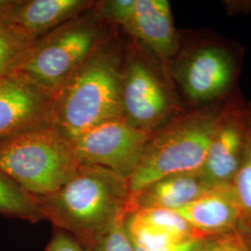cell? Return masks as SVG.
Segmentation results:
<instances>
[{
  "mask_svg": "<svg viewBox=\"0 0 251 251\" xmlns=\"http://www.w3.org/2000/svg\"><path fill=\"white\" fill-rule=\"evenodd\" d=\"M37 200L45 221L89 250L125 219L130 191L127 179L117 172L81 165L61 188Z\"/></svg>",
  "mask_w": 251,
  "mask_h": 251,
  "instance_id": "6da1fadb",
  "label": "cell"
},
{
  "mask_svg": "<svg viewBox=\"0 0 251 251\" xmlns=\"http://www.w3.org/2000/svg\"><path fill=\"white\" fill-rule=\"evenodd\" d=\"M123 64L122 50L111 35L54 92L52 125L73 140L94 126L122 118Z\"/></svg>",
  "mask_w": 251,
  "mask_h": 251,
  "instance_id": "7a4b0ae2",
  "label": "cell"
},
{
  "mask_svg": "<svg viewBox=\"0 0 251 251\" xmlns=\"http://www.w3.org/2000/svg\"><path fill=\"white\" fill-rule=\"evenodd\" d=\"M225 114L221 108L194 111L172 117L153 132L127 179L130 197L164 177L199 173Z\"/></svg>",
  "mask_w": 251,
  "mask_h": 251,
  "instance_id": "3957f363",
  "label": "cell"
},
{
  "mask_svg": "<svg viewBox=\"0 0 251 251\" xmlns=\"http://www.w3.org/2000/svg\"><path fill=\"white\" fill-rule=\"evenodd\" d=\"M80 166L72 139L52 124L0 143V171L36 198L61 188Z\"/></svg>",
  "mask_w": 251,
  "mask_h": 251,
  "instance_id": "277c9868",
  "label": "cell"
},
{
  "mask_svg": "<svg viewBox=\"0 0 251 251\" xmlns=\"http://www.w3.org/2000/svg\"><path fill=\"white\" fill-rule=\"evenodd\" d=\"M110 36L92 7L34 41L17 72L54 93Z\"/></svg>",
  "mask_w": 251,
  "mask_h": 251,
  "instance_id": "5b68a950",
  "label": "cell"
},
{
  "mask_svg": "<svg viewBox=\"0 0 251 251\" xmlns=\"http://www.w3.org/2000/svg\"><path fill=\"white\" fill-rule=\"evenodd\" d=\"M120 100L126 122L152 134L176 112L175 100L160 73L145 56L135 51L124 57Z\"/></svg>",
  "mask_w": 251,
  "mask_h": 251,
  "instance_id": "8992f818",
  "label": "cell"
},
{
  "mask_svg": "<svg viewBox=\"0 0 251 251\" xmlns=\"http://www.w3.org/2000/svg\"><path fill=\"white\" fill-rule=\"evenodd\" d=\"M151 136L117 118L90 128L73 143L80 165L103 167L128 179Z\"/></svg>",
  "mask_w": 251,
  "mask_h": 251,
  "instance_id": "52a82bcc",
  "label": "cell"
},
{
  "mask_svg": "<svg viewBox=\"0 0 251 251\" xmlns=\"http://www.w3.org/2000/svg\"><path fill=\"white\" fill-rule=\"evenodd\" d=\"M53 93L14 72L0 79V143L52 124Z\"/></svg>",
  "mask_w": 251,
  "mask_h": 251,
  "instance_id": "ba28073f",
  "label": "cell"
},
{
  "mask_svg": "<svg viewBox=\"0 0 251 251\" xmlns=\"http://www.w3.org/2000/svg\"><path fill=\"white\" fill-rule=\"evenodd\" d=\"M233 56L218 46H205L180 58L174 76L191 101L205 103L219 99L233 84Z\"/></svg>",
  "mask_w": 251,
  "mask_h": 251,
  "instance_id": "9c48e42d",
  "label": "cell"
},
{
  "mask_svg": "<svg viewBox=\"0 0 251 251\" xmlns=\"http://www.w3.org/2000/svg\"><path fill=\"white\" fill-rule=\"evenodd\" d=\"M123 29L161 61L170 60L179 50V36L167 0H136Z\"/></svg>",
  "mask_w": 251,
  "mask_h": 251,
  "instance_id": "30bf717a",
  "label": "cell"
},
{
  "mask_svg": "<svg viewBox=\"0 0 251 251\" xmlns=\"http://www.w3.org/2000/svg\"><path fill=\"white\" fill-rule=\"evenodd\" d=\"M247 136L239 117L225 112L199 172L208 186L231 184L242 164Z\"/></svg>",
  "mask_w": 251,
  "mask_h": 251,
  "instance_id": "8fae6325",
  "label": "cell"
},
{
  "mask_svg": "<svg viewBox=\"0 0 251 251\" xmlns=\"http://www.w3.org/2000/svg\"><path fill=\"white\" fill-rule=\"evenodd\" d=\"M176 211L205 237L243 229L242 216L231 184L211 187Z\"/></svg>",
  "mask_w": 251,
  "mask_h": 251,
  "instance_id": "7c38bea8",
  "label": "cell"
},
{
  "mask_svg": "<svg viewBox=\"0 0 251 251\" xmlns=\"http://www.w3.org/2000/svg\"><path fill=\"white\" fill-rule=\"evenodd\" d=\"M94 4L92 0H16L5 25L17 27L36 41Z\"/></svg>",
  "mask_w": 251,
  "mask_h": 251,
  "instance_id": "4fadbf2b",
  "label": "cell"
},
{
  "mask_svg": "<svg viewBox=\"0 0 251 251\" xmlns=\"http://www.w3.org/2000/svg\"><path fill=\"white\" fill-rule=\"evenodd\" d=\"M199 173L164 177L130 197L128 211L142 208L178 210L201 197L208 189Z\"/></svg>",
  "mask_w": 251,
  "mask_h": 251,
  "instance_id": "5bb4252c",
  "label": "cell"
},
{
  "mask_svg": "<svg viewBox=\"0 0 251 251\" xmlns=\"http://www.w3.org/2000/svg\"><path fill=\"white\" fill-rule=\"evenodd\" d=\"M0 214L36 224L45 221L37 198L0 171Z\"/></svg>",
  "mask_w": 251,
  "mask_h": 251,
  "instance_id": "9a60e30c",
  "label": "cell"
},
{
  "mask_svg": "<svg viewBox=\"0 0 251 251\" xmlns=\"http://www.w3.org/2000/svg\"><path fill=\"white\" fill-rule=\"evenodd\" d=\"M33 42L17 27L0 24V79L17 72Z\"/></svg>",
  "mask_w": 251,
  "mask_h": 251,
  "instance_id": "2e32d148",
  "label": "cell"
},
{
  "mask_svg": "<svg viewBox=\"0 0 251 251\" xmlns=\"http://www.w3.org/2000/svg\"><path fill=\"white\" fill-rule=\"evenodd\" d=\"M135 211L151 225L181 239L205 237L196 231L176 210L166 208H142L135 209Z\"/></svg>",
  "mask_w": 251,
  "mask_h": 251,
  "instance_id": "e0dca14e",
  "label": "cell"
},
{
  "mask_svg": "<svg viewBox=\"0 0 251 251\" xmlns=\"http://www.w3.org/2000/svg\"><path fill=\"white\" fill-rule=\"evenodd\" d=\"M242 216L243 229L251 231V131L248 132L242 164L231 182Z\"/></svg>",
  "mask_w": 251,
  "mask_h": 251,
  "instance_id": "ac0fdd59",
  "label": "cell"
},
{
  "mask_svg": "<svg viewBox=\"0 0 251 251\" xmlns=\"http://www.w3.org/2000/svg\"><path fill=\"white\" fill-rule=\"evenodd\" d=\"M136 0L95 1L93 9L107 25L125 26L134 10Z\"/></svg>",
  "mask_w": 251,
  "mask_h": 251,
  "instance_id": "d6986e66",
  "label": "cell"
},
{
  "mask_svg": "<svg viewBox=\"0 0 251 251\" xmlns=\"http://www.w3.org/2000/svg\"><path fill=\"white\" fill-rule=\"evenodd\" d=\"M205 251H251V231L239 229L208 236Z\"/></svg>",
  "mask_w": 251,
  "mask_h": 251,
  "instance_id": "ffe728a7",
  "label": "cell"
},
{
  "mask_svg": "<svg viewBox=\"0 0 251 251\" xmlns=\"http://www.w3.org/2000/svg\"><path fill=\"white\" fill-rule=\"evenodd\" d=\"M124 220L113 227L88 251H135L126 233Z\"/></svg>",
  "mask_w": 251,
  "mask_h": 251,
  "instance_id": "44dd1931",
  "label": "cell"
},
{
  "mask_svg": "<svg viewBox=\"0 0 251 251\" xmlns=\"http://www.w3.org/2000/svg\"><path fill=\"white\" fill-rule=\"evenodd\" d=\"M43 251H88L71 233L55 228L50 242Z\"/></svg>",
  "mask_w": 251,
  "mask_h": 251,
  "instance_id": "7402d4cb",
  "label": "cell"
},
{
  "mask_svg": "<svg viewBox=\"0 0 251 251\" xmlns=\"http://www.w3.org/2000/svg\"><path fill=\"white\" fill-rule=\"evenodd\" d=\"M206 243V237H196V238H191L188 240L167 247L165 249L154 251H205ZM135 251H144L135 249Z\"/></svg>",
  "mask_w": 251,
  "mask_h": 251,
  "instance_id": "603a6c76",
  "label": "cell"
},
{
  "mask_svg": "<svg viewBox=\"0 0 251 251\" xmlns=\"http://www.w3.org/2000/svg\"><path fill=\"white\" fill-rule=\"evenodd\" d=\"M16 0H0V24H5Z\"/></svg>",
  "mask_w": 251,
  "mask_h": 251,
  "instance_id": "cb8c5ba5",
  "label": "cell"
}]
</instances>
